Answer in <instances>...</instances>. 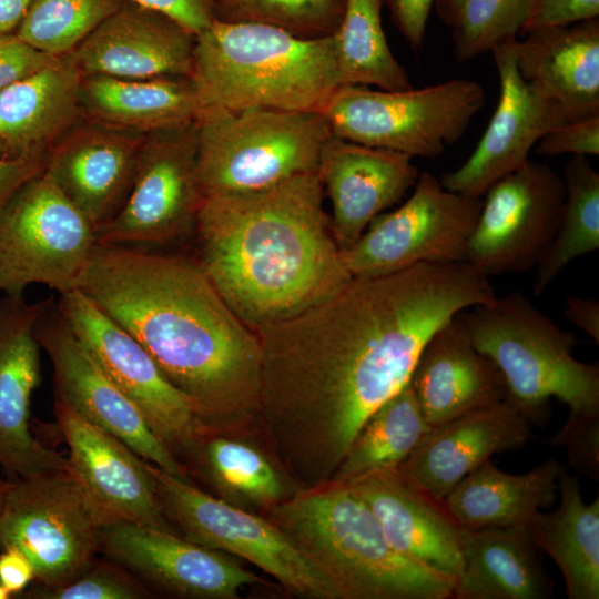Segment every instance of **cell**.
Returning <instances> with one entry per match:
<instances>
[{
  "label": "cell",
  "instance_id": "1",
  "mask_svg": "<svg viewBox=\"0 0 599 599\" xmlns=\"http://www.w3.org/2000/svg\"><path fill=\"white\" fill-rule=\"evenodd\" d=\"M496 297L468 262H424L352 277L322 302L257 329L258 413L287 474L332 481L370 414L409 383L427 341Z\"/></svg>",
  "mask_w": 599,
  "mask_h": 599
},
{
  "label": "cell",
  "instance_id": "2",
  "mask_svg": "<svg viewBox=\"0 0 599 599\" xmlns=\"http://www.w3.org/2000/svg\"><path fill=\"white\" fill-rule=\"evenodd\" d=\"M78 290L195 404L209 433L258 413L261 347L194 256L97 244Z\"/></svg>",
  "mask_w": 599,
  "mask_h": 599
},
{
  "label": "cell",
  "instance_id": "3",
  "mask_svg": "<svg viewBox=\"0 0 599 599\" xmlns=\"http://www.w3.org/2000/svg\"><path fill=\"white\" fill-rule=\"evenodd\" d=\"M316 173L204 199L194 258L251 329L287 319L352 280L323 206Z\"/></svg>",
  "mask_w": 599,
  "mask_h": 599
},
{
  "label": "cell",
  "instance_id": "4",
  "mask_svg": "<svg viewBox=\"0 0 599 599\" xmlns=\"http://www.w3.org/2000/svg\"><path fill=\"white\" fill-rule=\"evenodd\" d=\"M275 524L338 599H449L454 582L397 552L345 484L307 487L267 507Z\"/></svg>",
  "mask_w": 599,
  "mask_h": 599
},
{
  "label": "cell",
  "instance_id": "5",
  "mask_svg": "<svg viewBox=\"0 0 599 599\" xmlns=\"http://www.w3.org/2000/svg\"><path fill=\"white\" fill-rule=\"evenodd\" d=\"M191 78L204 105L227 110L319 111L339 85L332 34L217 20L195 35Z\"/></svg>",
  "mask_w": 599,
  "mask_h": 599
},
{
  "label": "cell",
  "instance_id": "6",
  "mask_svg": "<svg viewBox=\"0 0 599 599\" xmlns=\"http://www.w3.org/2000/svg\"><path fill=\"white\" fill-rule=\"evenodd\" d=\"M476 348L499 368L507 398L532 424L552 397L569 410L599 407V364L573 356L577 338L512 291L459 313Z\"/></svg>",
  "mask_w": 599,
  "mask_h": 599
},
{
  "label": "cell",
  "instance_id": "7",
  "mask_svg": "<svg viewBox=\"0 0 599 599\" xmlns=\"http://www.w3.org/2000/svg\"><path fill=\"white\" fill-rule=\"evenodd\" d=\"M196 122L204 199L260 191L316 173L332 135L318 111L205 105Z\"/></svg>",
  "mask_w": 599,
  "mask_h": 599
},
{
  "label": "cell",
  "instance_id": "8",
  "mask_svg": "<svg viewBox=\"0 0 599 599\" xmlns=\"http://www.w3.org/2000/svg\"><path fill=\"white\" fill-rule=\"evenodd\" d=\"M484 104L479 82L451 79L399 91L338 85L318 112L335 136L435 159L463 138Z\"/></svg>",
  "mask_w": 599,
  "mask_h": 599
},
{
  "label": "cell",
  "instance_id": "9",
  "mask_svg": "<svg viewBox=\"0 0 599 599\" xmlns=\"http://www.w3.org/2000/svg\"><path fill=\"white\" fill-rule=\"evenodd\" d=\"M105 525L69 467L10 480L0 509V551L18 548L41 587H58L94 562Z\"/></svg>",
  "mask_w": 599,
  "mask_h": 599
},
{
  "label": "cell",
  "instance_id": "10",
  "mask_svg": "<svg viewBox=\"0 0 599 599\" xmlns=\"http://www.w3.org/2000/svg\"><path fill=\"white\" fill-rule=\"evenodd\" d=\"M97 244L95 226L43 170L0 211V291L22 297L33 284L77 290Z\"/></svg>",
  "mask_w": 599,
  "mask_h": 599
},
{
  "label": "cell",
  "instance_id": "11",
  "mask_svg": "<svg viewBox=\"0 0 599 599\" xmlns=\"http://www.w3.org/2000/svg\"><path fill=\"white\" fill-rule=\"evenodd\" d=\"M161 507L185 538L230 554L308 599H338L328 580L271 520L215 498L145 460Z\"/></svg>",
  "mask_w": 599,
  "mask_h": 599
},
{
  "label": "cell",
  "instance_id": "12",
  "mask_svg": "<svg viewBox=\"0 0 599 599\" xmlns=\"http://www.w3.org/2000/svg\"><path fill=\"white\" fill-rule=\"evenodd\" d=\"M481 205V197L451 192L420 172L404 203L377 215L341 251L344 265L352 277H374L424 262H464Z\"/></svg>",
  "mask_w": 599,
  "mask_h": 599
},
{
  "label": "cell",
  "instance_id": "13",
  "mask_svg": "<svg viewBox=\"0 0 599 599\" xmlns=\"http://www.w3.org/2000/svg\"><path fill=\"white\" fill-rule=\"evenodd\" d=\"M204 197L197 177V122L145 134L120 211L95 229L100 245H166L194 233Z\"/></svg>",
  "mask_w": 599,
  "mask_h": 599
},
{
  "label": "cell",
  "instance_id": "14",
  "mask_svg": "<svg viewBox=\"0 0 599 599\" xmlns=\"http://www.w3.org/2000/svg\"><path fill=\"white\" fill-rule=\"evenodd\" d=\"M57 306L75 337L173 454L189 451L207 433L191 398L173 386L144 347L85 294L78 288L60 294Z\"/></svg>",
  "mask_w": 599,
  "mask_h": 599
},
{
  "label": "cell",
  "instance_id": "15",
  "mask_svg": "<svg viewBox=\"0 0 599 599\" xmlns=\"http://www.w3.org/2000/svg\"><path fill=\"white\" fill-rule=\"evenodd\" d=\"M484 195L466 262L488 277L536 268L560 221L562 175L547 163L529 159Z\"/></svg>",
  "mask_w": 599,
  "mask_h": 599
},
{
  "label": "cell",
  "instance_id": "16",
  "mask_svg": "<svg viewBox=\"0 0 599 599\" xmlns=\"http://www.w3.org/2000/svg\"><path fill=\"white\" fill-rule=\"evenodd\" d=\"M34 335L52 363L59 400L119 438L142 459L185 478L174 454L75 337L51 300L44 303Z\"/></svg>",
  "mask_w": 599,
  "mask_h": 599
},
{
  "label": "cell",
  "instance_id": "17",
  "mask_svg": "<svg viewBox=\"0 0 599 599\" xmlns=\"http://www.w3.org/2000/svg\"><path fill=\"white\" fill-rule=\"evenodd\" d=\"M515 40H506L491 51L499 100L473 153L459 167L441 174V185L451 192L481 197L493 183L521 167L547 132L569 121L558 103L520 77Z\"/></svg>",
  "mask_w": 599,
  "mask_h": 599
},
{
  "label": "cell",
  "instance_id": "18",
  "mask_svg": "<svg viewBox=\"0 0 599 599\" xmlns=\"http://www.w3.org/2000/svg\"><path fill=\"white\" fill-rule=\"evenodd\" d=\"M100 550L131 573L185 598L236 599L244 587L262 581L223 552L132 522L105 525Z\"/></svg>",
  "mask_w": 599,
  "mask_h": 599
},
{
  "label": "cell",
  "instance_id": "19",
  "mask_svg": "<svg viewBox=\"0 0 599 599\" xmlns=\"http://www.w3.org/2000/svg\"><path fill=\"white\" fill-rule=\"evenodd\" d=\"M54 416L69 468L108 524L125 521L174 532L145 460L57 398Z\"/></svg>",
  "mask_w": 599,
  "mask_h": 599
},
{
  "label": "cell",
  "instance_id": "20",
  "mask_svg": "<svg viewBox=\"0 0 599 599\" xmlns=\"http://www.w3.org/2000/svg\"><path fill=\"white\" fill-rule=\"evenodd\" d=\"M44 303L10 296L0 303V469L9 480L69 467L68 458L29 428L31 395L40 382L34 326Z\"/></svg>",
  "mask_w": 599,
  "mask_h": 599
},
{
  "label": "cell",
  "instance_id": "21",
  "mask_svg": "<svg viewBox=\"0 0 599 599\" xmlns=\"http://www.w3.org/2000/svg\"><path fill=\"white\" fill-rule=\"evenodd\" d=\"M419 173L406 154L332 134L316 174L331 201L329 227L341 251L352 246L377 215L402 202Z\"/></svg>",
  "mask_w": 599,
  "mask_h": 599
},
{
  "label": "cell",
  "instance_id": "22",
  "mask_svg": "<svg viewBox=\"0 0 599 599\" xmlns=\"http://www.w3.org/2000/svg\"><path fill=\"white\" fill-rule=\"evenodd\" d=\"M144 136L81 119L49 151L44 170L97 229L124 204Z\"/></svg>",
  "mask_w": 599,
  "mask_h": 599
},
{
  "label": "cell",
  "instance_id": "23",
  "mask_svg": "<svg viewBox=\"0 0 599 599\" xmlns=\"http://www.w3.org/2000/svg\"><path fill=\"white\" fill-rule=\"evenodd\" d=\"M195 34L158 10L125 0L73 51L84 75L191 77Z\"/></svg>",
  "mask_w": 599,
  "mask_h": 599
},
{
  "label": "cell",
  "instance_id": "24",
  "mask_svg": "<svg viewBox=\"0 0 599 599\" xmlns=\"http://www.w3.org/2000/svg\"><path fill=\"white\" fill-rule=\"evenodd\" d=\"M343 484L372 510L397 552L455 583L461 528L444 500L416 486L398 468L372 471Z\"/></svg>",
  "mask_w": 599,
  "mask_h": 599
},
{
  "label": "cell",
  "instance_id": "25",
  "mask_svg": "<svg viewBox=\"0 0 599 599\" xmlns=\"http://www.w3.org/2000/svg\"><path fill=\"white\" fill-rule=\"evenodd\" d=\"M531 423L509 398L432 429L398 467L439 500L495 454L517 450L531 439Z\"/></svg>",
  "mask_w": 599,
  "mask_h": 599
},
{
  "label": "cell",
  "instance_id": "26",
  "mask_svg": "<svg viewBox=\"0 0 599 599\" xmlns=\"http://www.w3.org/2000/svg\"><path fill=\"white\" fill-rule=\"evenodd\" d=\"M409 383L430 427L507 397L502 374L476 348L459 313L427 341Z\"/></svg>",
  "mask_w": 599,
  "mask_h": 599
},
{
  "label": "cell",
  "instance_id": "27",
  "mask_svg": "<svg viewBox=\"0 0 599 599\" xmlns=\"http://www.w3.org/2000/svg\"><path fill=\"white\" fill-rule=\"evenodd\" d=\"M82 73L73 52L0 91V159H47L81 119Z\"/></svg>",
  "mask_w": 599,
  "mask_h": 599
},
{
  "label": "cell",
  "instance_id": "28",
  "mask_svg": "<svg viewBox=\"0 0 599 599\" xmlns=\"http://www.w3.org/2000/svg\"><path fill=\"white\" fill-rule=\"evenodd\" d=\"M520 77L569 121L599 115V20L545 28L514 42Z\"/></svg>",
  "mask_w": 599,
  "mask_h": 599
},
{
  "label": "cell",
  "instance_id": "29",
  "mask_svg": "<svg viewBox=\"0 0 599 599\" xmlns=\"http://www.w3.org/2000/svg\"><path fill=\"white\" fill-rule=\"evenodd\" d=\"M528 526L463 529L455 599H547L548 576Z\"/></svg>",
  "mask_w": 599,
  "mask_h": 599
},
{
  "label": "cell",
  "instance_id": "30",
  "mask_svg": "<svg viewBox=\"0 0 599 599\" xmlns=\"http://www.w3.org/2000/svg\"><path fill=\"white\" fill-rule=\"evenodd\" d=\"M79 97L82 119L142 134L195 121L205 106L192 78L184 75H84Z\"/></svg>",
  "mask_w": 599,
  "mask_h": 599
},
{
  "label": "cell",
  "instance_id": "31",
  "mask_svg": "<svg viewBox=\"0 0 599 599\" xmlns=\"http://www.w3.org/2000/svg\"><path fill=\"white\" fill-rule=\"evenodd\" d=\"M565 466L548 458L525 474H509L490 459L466 476L445 498L463 529L524 526L556 502Z\"/></svg>",
  "mask_w": 599,
  "mask_h": 599
},
{
  "label": "cell",
  "instance_id": "32",
  "mask_svg": "<svg viewBox=\"0 0 599 599\" xmlns=\"http://www.w3.org/2000/svg\"><path fill=\"white\" fill-rule=\"evenodd\" d=\"M558 506L527 524L540 551L560 570L569 599L599 598V498L583 501L579 479L566 468L558 479Z\"/></svg>",
  "mask_w": 599,
  "mask_h": 599
},
{
  "label": "cell",
  "instance_id": "33",
  "mask_svg": "<svg viewBox=\"0 0 599 599\" xmlns=\"http://www.w3.org/2000/svg\"><path fill=\"white\" fill-rule=\"evenodd\" d=\"M430 429L410 383L406 384L366 419L332 481L398 468Z\"/></svg>",
  "mask_w": 599,
  "mask_h": 599
},
{
  "label": "cell",
  "instance_id": "34",
  "mask_svg": "<svg viewBox=\"0 0 599 599\" xmlns=\"http://www.w3.org/2000/svg\"><path fill=\"white\" fill-rule=\"evenodd\" d=\"M382 6V0H345L342 20L332 34L339 85H375L389 91L413 88L387 43Z\"/></svg>",
  "mask_w": 599,
  "mask_h": 599
},
{
  "label": "cell",
  "instance_id": "35",
  "mask_svg": "<svg viewBox=\"0 0 599 599\" xmlns=\"http://www.w3.org/2000/svg\"><path fill=\"white\" fill-rule=\"evenodd\" d=\"M565 200L556 233L536 266L541 295L573 260L599 248V173L587 156L572 155L564 170Z\"/></svg>",
  "mask_w": 599,
  "mask_h": 599
},
{
  "label": "cell",
  "instance_id": "36",
  "mask_svg": "<svg viewBox=\"0 0 599 599\" xmlns=\"http://www.w3.org/2000/svg\"><path fill=\"white\" fill-rule=\"evenodd\" d=\"M216 434V433H215ZM205 433L189 449L196 453L210 480L223 494L270 507L286 495L280 473L256 448Z\"/></svg>",
  "mask_w": 599,
  "mask_h": 599
},
{
  "label": "cell",
  "instance_id": "37",
  "mask_svg": "<svg viewBox=\"0 0 599 599\" xmlns=\"http://www.w3.org/2000/svg\"><path fill=\"white\" fill-rule=\"evenodd\" d=\"M125 0H32L16 34L37 50L71 53Z\"/></svg>",
  "mask_w": 599,
  "mask_h": 599
},
{
  "label": "cell",
  "instance_id": "38",
  "mask_svg": "<svg viewBox=\"0 0 599 599\" xmlns=\"http://www.w3.org/2000/svg\"><path fill=\"white\" fill-rule=\"evenodd\" d=\"M345 0H215L214 20L255 22L317 38L337 29Z\"/></svg>",
  "mask_w": 599,
  "mask_h": 599
},
{
  "label": "cell",
  "instance_id": "39",
  "mask_svg": "<svg viewBox=\"0 0 599 599\" xmlns=\"http://www.w3.org/2000/svg\"><path fill=\"white\" fill-rule=\"evenodd\" d=\"M531 0H463L449 26L453 52L465 62L499 43L517 38L524 27Z\"/></svg>",
  "mask_w": 599,
  "mask_h": 599
},
{
  "label": "cell",
  "instance_id": "40",
  "mask_svg": "<svg viewBox=\"0 0 599 599\" xmlns=\"http://www.w3.org/2000/svg\"><path fill=\"white\" fill-rule=\"evenodd\" d=\"M28 597L41 599H136L145 589L114 561H95L71 581L52 588L35 587Z\"/></svg>",
  "mask_w": 599,
  "mask_h": 599
},
{
  "label": "cell",
  "instance_id": "41",
  "mask_svg": "<svg viewBox=\"0 0 599 599\" xmlns=\"http://www.w3.org/2000/svg\"><path fill=\"white\" fill-rule=\"evenodd\" d=\"M564 447L568 465L577 474L599 479V407L571 409L567 420L549 441Z\"/></svg>",
  "mask_w": 599,
  "mask_h": 599
},
{
  "label": "cell",
  "instance_id": "42",
  "mask_svg": "<svg viewBox=\"0 0 599 599\" xmlns=\"http://www.w3.org/2000/svg\"><path fill=\"white\" fill-rule=\"evenodd\" d=\"M534 149L547 156L599 155V115L565 122L547 132Z\"/></svg>",
  "mask_w": 599,
  "mask_h": 599
},
{
  "label": "cell",
  "instance_id": "43",
  "mask_svg": "<svg viewBox=\"0 0 599 599\" xmlns=\"http://www.w3.org/2000/svg\"><path fill=\"white\" fill-rule=\"evenodd\" d=\"M599 0H531L520 35L597 19Z\"/></svg>",
  "mask_w": 599,
  "mask_h": 599
},
{
  "label": "cell",
  "instance_id": "44",
  "mask_svg": "<svg viewBox=\"0 0 599 599\" xmlns=\"http://www.w3.org/2000/svg\"><path fill=\"white\" fill-rule=\"evenodd\" d=\"M54 58L22 41L16 33L0 35V91L42 69Z\"/></svg>",
  "mask_w": 599,
  "mask_h": 599
},
{
  "label": "cell",
  "instance_id": "45",
  "mask_svg": "<svg viewBox=\"0 0 599 599\" xmlns=\"http://www.w3.org/2000/svg\"><path fill=\"white\" fill-rule=\"evenodd\" d=\"M405 41L415 51L424 45L427 23L435 0H382Z\"/></svg>",
  "mask_w": 599,
  "mask_h": 599
},
{
  "label": "cell",
  "instance_id": "46",
  "mask_svg": "<svg viewBox=\"0 0 599 599\" xmlns=\"http://www.w3.org/2000/svg\"><path fill=\"white\" fill-rule=\"evenodd\" d=\"M176 20L195 35L214 20L215 0H130Z\"/></svg>",
  "mask_w": 599,
  "mask_h": 599
},
{
  "label": "cell",
  "instance_id": "47",
  "mask_svg": "<svg viewBox=\"0 0 599 599\" xmlns=\"http://www.w3.org/2000/svg\"><path fill=\"white\" fill-rule=\"evenodd\" d=\"M44 169V159H0V211L23 184Z\"/></svg>",
  "mask_w": 599,
  "mask_h": 599
},
{
  "label": "cell",
  "instance_id": "48",
  "mask_svg": "<svg viewBox=\"0 0 599 599\" xmlns=\"http://www.w3.org/2000/svg\"><path fill=\"white\" fill-rule=\"evenodd\" d=\"M35 577L30 559L18 548L0 551V583L10 595L20 593Z\"/></svg>",
  "mask_w": 599,
  "mask_h": 599
},
{
  "label": "cell",
  "instance_id": "49",
  "mask_svg": "<svg viewBox=\"0 0 599 599\" xmlns=\"http://www.w3.org/2000/svg\"><path fill=\"white\" fill-rule=\"evenodd\" d=\"M564 313L571 324L599 344V302L596 298L567 295Z\"/></svg>",
  "mask_w": 599,
  "mask_h": 599
},
{
  "label": "cell",
  "instance_id": "50",
  "mask_svg": "<svg viewBox=\"0 0 599 599\" xmlns=\"http://www.w3.org/2000/svg\"><path fill=\"white\" fill-rule=\"evenodd\" d=\"M32 0H0V35L16 33Z\"/></svg>",
  "mask_w": 599,
  "mask_h": 599
},
{
  "label": "cell",
  "instance_id": "51",
  "mask_svg": "<svg viewBox=\"0 0 599 599\" xmlns=\"http://www.w3.org/2000/svg\"><path fill=\"white\" fill-rule=\"evenodd\" d=\"M463 0H435L434 7L444 23L450 26Z\"/></svg>",
  "mask_w": 599,
  "mask_h": 599
},
{
  "label": "cell",
  "instance_id": "52",
  "mask_svg": "<svg viewBox=\"0 0 599 599\" xmlns=\"http://www.w3.org/2000/svg\"><path fill=\"white\" fill-rule=\"evenodd\" d=\"M9 485H10V480H3L0 478V509L3 504Z\"/></svg>",
  "mask_w": 599,
  "mask_h": 599
},
{
  "label": "cell",
  "instance_id": "53",
  "mask_svg": "<svg viewBox=\"0 0 599 599\" xmlns=\"http://www.w3.org/2000/svg\"><path fill=\"white\" fill-rule=\"evenodd\" d=\"M11 595L8 592V590L0 583V599H8Z\"/></svg>",
  "mask_w": 599,
  "mask_h": 599
}]
</instances>
